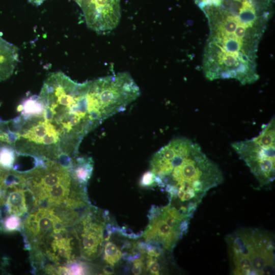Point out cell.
<instances>
[{
  "label": "cell",
  "mask_w": 275,
  "mask_h": 275,
  "mask_svg": "<svg viewBox=\"0 0 275 275\" xmlns=\"http://www.w3.org/2000/svg\"><path fill=\"white\" fill-rule=\"evenodd\" d=\"M118 233H120L121 235L125 237H127L131 239H136L141 237L143 234V232L135 234L130 229L126 228L125 227L120 228Z\"/></svg>",
  "instance_id": "obj_18"
},
{
  "label": "cell",
  "mask_w": 275,
  "mask_h": 275,
  "mask_svg": "<svg viewBox=\"0 0 275 275\" xmlns=\"http://www.w3.org/2000/svg\"><path fill=\"white\" fill-rule=\"evenodd\" d=\"M81 7L88 26L97 32L112 30L120 17V0H74Z\"/></svg>",
  "instance_id": "obj_4"
},
{
  "label": "cell",
  "mask_w": 275,
  "mask_h": 275,
  "mask_svg": "<svg viewBox=\"0 0 275 275\" xmlns=\"http://www.w3.org/2000/svg\"><path fill=\"white\" fill-rule=\"evenodd\" d=\"M49 123V122L45 120L40 121L25 132L21 134V138L26 139L37 144H40L41 139L48 131Z\"/></svg>",
  "instance_id": "obj_10"
},
{
  "label": "cell",
  "mask_w": 275,
  "mask_h": 275,
  "mask_svg": "<svg viewBox=\"0 0 275 275\" xmlns=\"http://www.w3.org/2000/svg\"><path fill=\"white\" fill-rule=\"evenodd\" d=\"M15 160L14 149L9 146H0V167L7 170H11Z\"/></svg>",
  "instance_id": "obj_13"
},
{
  "label": "cell",
  "mask_w": 275,
  "mask_h": 275,
  "mask_svg": "<svg viewBox=\"0 0 275 275\" xmlns=\"http://www.w3.org/2000/svg\"><path fill=\"white\" fill-rule=\"evenodd\" d=\"M23 229L22 222L20 217L15 214H10L7 216L0 223V230L7 232H12L16 231H21Z\"/></svg>",
  "instance_id": "obj_12"
},
{
  "label": "cell",
  "mask_w": 275,
  "mask_h": 275,
  "mask_svg": "<svg viewBox=\"0 0 275 275\" xmlns=\"http://www.w3.org/2000/svg\"><path fill=\"white\" fill-rule=\"evenodd\" d=\"M22 109H23L22 106V105L20 104V105H19L17 106V111L18 112H22Z\"/></svg>",
  "instance_id": "obj_24"
},
{
  "label": "cell",
  "mask_w": 275,
  "mask_h": 275,
  "mask_svg": "<svg viewBox=\"0 0 275 275\" xmlns=\"http://www.w3.org/2000/svg\"><path fill=\"white\" fill-rule=\"evenodd\" d=\"M58 274H87L91 273V269L87 263L75 260H71L65 266H59Z\"/></svg>",
  "instance_id": "obj_11"
},
{
  "label": "cell",
  "mask_w": 275,
  "mask_h": 275,
  "mask_svg": "<svg viewBox=\"0 0 275 275\" xmlns=\"http://www.w3.org/2000/svg\"><path fill=\"white\" fill-rule=\"evenodd\" d=\"M8 191L6 204L10 214H15L19 216L26 214L28 211L25 195L23 188L14 187Z\"/></svg>",
  "instance_id": "obj_7"
},
{
  "label": "cell",
  "mask_w": 275,
  "mask_h": 275,
  "mask_svg": "<svg viewBox=\"0 0 275 275\" xmlns=\"http://www.w3.org/2000/svg\"><path fill=\"white\" fill-rule=\"evenodd\" d=\"M30 3L36 5H39L41 4L42 3H43L45 0H28Z\"/></svg>",
  "instance_id": "obj_23"
},
{
  "label": "cell",
  "mask_w": 275,
  "mask_h": 275,
  "mask_svg": "<svg viewBox=\"0 0 275 275\" xmlns=\"http://www.w3.org/2000/svg\"><path fill=\"white\" fill-rule=\"evenodd\" d=\"M93 169V161L91 157H78L73 160L70 170L71 177L78 183L85 185L90 179Z\"/></svg>",
  "instance_id": "obj_8"
},
{
  "label": "cell",
  "mask_w": 275,
  "mask_h": 275,
  "mask_svg": "<svg viewBox=\"0 0 275 275\" xmlns=\"http://www.w3.org/2000/svg\"><path fill=\"white\" fill-rule=\"evenodd\" d=\"M232 147L255 176L260 186L271 183L275 176V120L272 118L259 134L234 142Z\"/></svg>",
  "instance_id": "obj_3"
},
{
  "label": "cell",
  "mask_w": 275,
  "mask_h": 275,
  "mask_svg": "<svg viewBox=\"0 0 275 275\" xmlns=\"http://www.w3.org/2000/svg\"><path fill=\"white\" fill-rule=\"evenodd\" d=\"M234 274H272L274 272L273 236L258 229L237 230L226 238Z\"/></svg>",
  "instance_id": "obj_2"
},
{
  "label": "cell",
  "mask_w": 275,
  "mask_h": 275,
  "mask_svg": "<svg viewBox=\"0 0 275 275\" xmlns=\"http://www.w3.org/2000/svg\"><path fill=\"white\" fill-rule=\"evenodd\" d=\"M103 272L105 274H112L114 273L113 266L109 265H105L102 269Z\"/></svg>",
  "instance_id": "obj_21"
},
{
  "label": "cell",
  "mask_w": 275,
  "mask_h": 275,
  "mask_svg": "<svg viewBox=\"0 0 275 275\" xmlns=\"http://www.w3.org/2000/svg\"><path fill=\"white\" fill-rule=\"evenodd\" d=\"M92 214L89 212L76 224L74 231H80L76 235L79 243L81 257L89 260L95 259L101 254L104 241V223L93 222Z\"/></svg>",
  "instance_id": "obj_5"
},
{
  "label": "cell",
  "mask_w": 275,
  "mask_h": 275,
  "mask_svg": "<svg viewBox=\"0 0 275 275\" xmlns=\"http://www.w3.org/2000/svg\"><path fill=\"white\" fill-rule=\"evenodd\" d=\"M58 163L63 168L70 170L73 164V160L70 155L60 151L57 159Z\"/></svg>",
  "instance_id": "obj_15"
},
{
  "label": "cell",
  "mask_w": 275,
  "mask_h": 275,
  "mask_svg": "<svg viewBox=\"0 0 275 275\" xmlns=\"http://www.w3.org/2000/svg\"><path fill=\"white\" fill-rule=\"evenodd\" d=\"M155 185L164 189L179 206L177 210L190 218L207 192L224 180L219 167L197 143L175 138L161 147L150 161Z\"/></svg>",
  "instance_id": "obj_1"
},
{
  "label": "cell",
  "mask_w": 275,
  "mask_h": 275,
  "mask_svg": "<svg viewBox=\"0 0 275 275\" xmlns=\"http://www.w3.org/2000/svg\"><path fill=\"white\" fill-rule=\"evenodd\" d=\"M104 260L106 263L114 266L122 257L121 251L112 242L107 241L104 246Z\"/></svg>",
  "instance_id": "obj_14"
},
{
  "label": "cell",
  "mask_w": 275,
  "mask_h": 275,
  "mask_svg": "<svg viewBox=\"0 0 275 275\" xmlns=\"http://www.w3.org/2000/svg\"><path fill=\"white\" fill-rule=\"evenodd\" d=\"M55 115L56 112L52 108L48 106L44 107L43 116L45 121L49 122H52L53 120Z\"/></svg>",
  "instance_id": "obj_20"
},
{
  "label": "cell",
  "mask_w": 275,
  "mask_h": 275,
  "mask_svg": "<svg viewBox=\"0 0 275 275\" xmlns=\"http://www.w3.org/2000/svg\"><path fill=\"white\" fill-rule=\"evenodd\" d=\"M21 104L23 107L21 116L25 121L32 116L43 117L44 106L40 100L39 96H32L23 101Z\"/></svg>",
  "instance_id": "obj_9"
},
{
  "label": "cell",
  "mask_w": 275,
  "mask_h": 275,
  "mask_svg": "<svg viewBox=\"0 0 275 275\" xmlns=\"http://www.w3.org/2000/svg\"><path fill=\"white\" fill-rule=\"evenodd\" d=\"M143 236L146 242L157 243L164 250L171 251L183 236L167 224L161 215L160 208L159 212L149 219Z\"/></svg>",
  "instance_id": "obj_6"
},
{
  "label": "cell",
  "mask_w": 275,
  "mask_h": 275,
  "mask_svg": "<svg viewBox=\"0 0 275 275\" xmlns=\"http://www.w3.org/2000/svg\"><path fill=\"white\" fill-rule=\"evenodd\" d=\"M7 171L8 170L0 167V189L2 187V181L3 177Z\"/></svg>",
  "instance_id": "obj_22"
},
{
  "label": "cell",
  "mask_w": 275,
  "mask_h": 275,
  "mask_svg": "<svg viewBox=\"0 0 275 275\" xmlns=\"http://www.w3.org/2000/svg\"><path fill=\"white\" fill-rule=\"evenodd\" d=\"M157 258L148 256L146 261V268L151 274H159L160 267L157 262Z\"/></svg>",
  "instance_id": "obj_16"
},
{
  "label": "cell",
  "mask_w": 275,
  "mask_h": 275,
  "mask_svg": "<svg viewBox=\"0 0 275 275\" xmlns=\"http://www.w3.org/2000/svg\"><path fill=\"white\" fill-rule=\"evenodd\" d=\"M133 264L131 269L132 272L136 275L141 274L144 268L143 261L140 258L133 261Z\"/></svg>",
  "instance_id": "obj_19"
},
{
  "label": "cell",
  "mask_w": 275,
  "mask_h": 275,
  "mask_svg": "<svg viewBox=\"0 0 275 275\" xmlns=\"http://www.w3.org/2000/svg\"><path fill=\"white\" fill-rule=\"evenodd\" d=\"M140 184L143 187H151L156 186L154 176L152 172L149 171L145 173L141 178Z\"/></svg>",
  "instance_id": "obj_17"
}]
</instances>
